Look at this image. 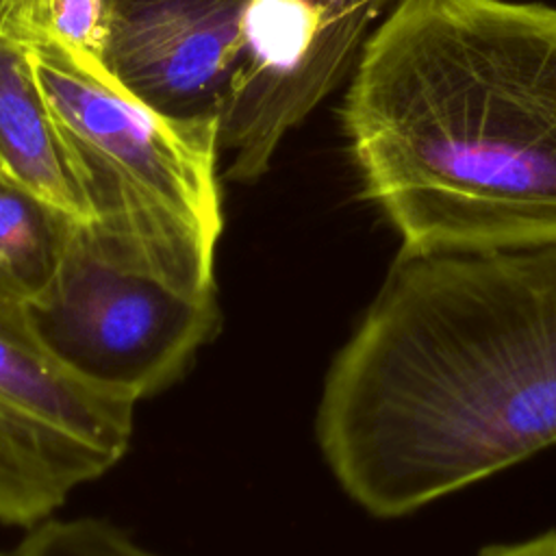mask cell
<instances>
[{"instance_id":"1","label":"cell","mask_w":556,"mask_h":556,"mask_svg":"<svg viewBox=\"0 0 556 556\" xmlns=\"http://www.w3.org/2000/svg\"><path fill=\"white\" fill-rule=\"evenodd\" d=\"M369 515L404 517L556 443V241L400 250L317 408Z\"/></svg>"},{"instance_id":"2","label":"cell","mask_w":556,"mask_h":556,"mask_svg":"<svg viewBox=\"0 0 556 556\" xmlns=\"http://www.w3.org/2000/svg\"><path fill=\"white\" fill-rule=\"evenodd\" d=\"M341 124L400 250L556 241V7L395 0Z\"/></svg>"},{"instance_id":"3","label":"cell","mask_w":556,"mask_h":556,"mask_svg":"<svg viewBox=\"0 0 556 556\" xmlns=\"http://www.w3.org/2000/svg\"><path fill=\"white\" fill-rule=\"evenodd\" d=\"M22 33L72 169L93 245L113 263L189 295H215L224 226L217 117L178 119L124 89L78 50L2 0Z\"/></svg>"},{"instance_id":"4","label":"cell","mask_w":556,"mask_h":556,"mask_svg":"<svg viewBox=\"0 0 556 556\" xmlns=\"http://www.w3.org/2000/svg\"><path fill=\"white\" fill-rule=\"evenodd\" d=\"M78 378L132 402L172 387L219 328L215 295H189L106 258L76 224L50 285L24 304Z\"/></svg>"},{"instance_id":"5","label":"cell","mask_w":556,"mask_h":556,"mask_svg":"<svg viewBox=\"0 0 556 556\" xmlns=\"http://www.w3.org/2000/svg\"><path fill=\"white\" fill-rule=\"evenodd\" d=\"M135 402L70 371L0 298V523L33 528L126 454Z\"/></svg>"},{"instance_id":"6","label":"cell","mask_w":556,"mask_h":556,"mask_svg":"<svg viewBox=\"0 0 556 556\" xmlns=\"http://www.w3.org/2000/svg\"><path fill=\"white\" fill-rule=\"evenodd\" d=\"M384 0H250L217 113L228 178H261L282 137L356 65Z\"/></svg>"},{"instance_id":"7","label":"cell","mask_w":556,"mask_h":556,"mask_svg":"<svg viewBox=\"0 0 556 556\" xmlns=\"http://www.w3.org/2000/svg\"><path fill=\"white\" fill-rule=\"evenodd\" d=\"M250 0H104L100 63L148 106L217 117Z\"/></svg>"},{"instance_id":"8","label":"cell","mask_w":556,"mask_h":556,"mask_svg":"<svg viewBox=\"0 0 556 556\" xmlns=\"http://www.w3.org/2000/svg\"><path fill=\"white\" fill-rule=\"evenodd\" d=\"M0 169L76 222L91 211L37 83L28 46L0 0Z\"/></svg>"},{"instance_id":"9","label":"cell","mask_w":556,"mask_h":556,"mask_svg":"<svg viewBox=\"0 0 556 556\" xmlns=\"http://www.w3.org/2000/svg\"><path fill=\"white\" fill-rule=\"evenodd\" d=\"M76 224L0 169V298L20 304L37 298L54 278Z\"/></svg>"},{"instance_id":"10","label":"cell","mask_w":556,"mask_h":556,"mask_svg":"<svg viewBox=\"0 0 556 556\" xmlns=\"http://www.w3.org/2000/svg\"><path fill=\"white\" fill-rule=\"evenodd\" d=\"M28 530L15 556H161L122 528L91 517H50Z\"/></svg>"},{"instance_id":"11","label":"cell","mask_w":556,"mask_h":556,"mask_svg":"<svg viewBox=\"0 0 556 556\" xmlns=\"http://www.w3.org/2000/svg\"><path fill=\"white\" fill-rule=\"evenodd\" d=\"M20 4L50 33L100 59L104 0H20Z\"/></svg>"},{"instance_id":"12","label":"cell","mask_w":556,"mask_h":556,"mask_svg":"<svg viewBox=\"0 0 556 556\" xmlns=\"http://www.w3.org/2000/svg\"><path fill=\"white\" fill-rule=\"evenodd\" d=\"M476 556H556V530L517 543L489 545L482 547Z\"/></svg>"},{"instance_id":"13","label":"cell","mask_w":556,"mask_h":556,"mask_svg":"<svg viewBox=\"0 0 556 556\" xmlns=\"http://www.w3.org/2000/svg\"><path fill=\"white\" fill-rule=\"evenodd\" d=\"M384 2H389V4H393V2H395V0H384Z\"/></svg>"}]
</instances>
